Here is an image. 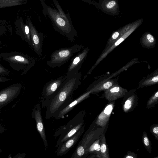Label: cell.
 <instances>
[{
  "label": "cell",
  "instance_id": "obj_32",
  "mask_svg": "<svg viewBox=\"0 0 158 158\" xmlns=\"http://www.w3.org/2000/svg\"><path fill=\"white\" fill-rule=\"evenodd\" d=\"M125 157V158H135L136 157L135 155L133 153L130 152L126 155Z\"/></svg>",
  "mask_w": 158,
  "mask_h": 158
},
{
  "label": "cell",
  "instance_id": "obj_7",
  "mask_svg": "<svg viewBox=\"0 0 158 158\" xmlns=\"http://www.w3.org/2000/svg\"><path fill=\"white\" fill-rule=\"evenodd\" d=\"M65 78V76H62L56 79L52 80L45 84L42 92L44 99L43 103L50 100L55 95Z\"/></svg>",
  "mask_w": 158,
  "mask_h": 158
},
{
  "label": "cell",
  "instance_id": "obj_28",
  "mask_svg": "<svg viewBox=\"0 0 158 158\" xmlns=\"http://www.w3.org/2000/svg\"><path fill=\"white\" fill-rule=\"evenodd\" d=\"M158 100V91H157L148 100L147 104V107L157 102Z\"/></svg>",
  "mask_w": 158,
  "mask_h": 158
},
{
  "label": "cell",
  "instance_id": "obj_13",
  "mask_svg": "<svg viewBox=\"0 0 158 158\" xmlns=\"http://www.w3.org/2000/svg\"><path fill=\"white\" fill-rule=\"evenodd\" d=\"M35 109L33 116L36 121L37 130L43 140L45 148H47L48 144L42 116L40 104H38Z\"/></svg>",
  "mask_w": 158,
  "mask_h": 158
},
{
  "label": "cell",
  "instance_id": "obj_30",
  "mask_svg": "<svg viewBox=\"0 0 158 158\" xmlns=\"http://www.w3.org/2000/svg\"><path fill=\"white\" fill-rule=\"evenodd\" d=\"M155 138L158 140V126L157 125H155L152 126L150 131Z\"/></svg>",
  "mask_w": 158,
  "mask_h": 158
},
{
  "label": "cell",
  "instance_id": "obj_12",
  "mask_svg": "<svg viewBox=\"0 0 158 158\" xmlns=\"http://www.w3.org/2000/svg\"><path fill=\"white\" fill-rule=\"evenodd\" d=\"M18 34L21 39L27 42L32 48V44L29 26L26 22L24 23L23 18L21 17L17 19L15 22Z\"/></svg>",
  "mask_w": 158,
  "mask_h": 158
},
{
  "label": "cell",
  "instance_id": "obj_8",
  "mask_svg": "<svg viewBox=\"0 0 158 158\" xmlns=\"http://www.w3.org/2000/svg\"><path fill=\"white\" fill-rule=\"evenodd\" d=\"M143 18L134 21V23L131 28L126 32L122 37L118 39L114 44L110 46L107 48L103 53L101 55L97 60L95 64L88 73L89 74L93 70L94 67L103 58H104L110 52L122 43L124 40L127 38L134 31H135L143 22Z\"/></svg>",
  "mask_w": 158,
  "mask_h": 158
},
{
  "label": "cell",
  "instance_id": "obj_9",
  "mask_svg": "<svg viewBox=\"0 0 158 158\" xmlns=\"http://www.w3.org/2000/svg\"><path fill=\"white\" fill-rule=\"evenodd\" d=\"M97 7L104 13L111 16H117L120 13L118 0H98Z\"/></svg>",
  "mask_w": 158,
  "mask_h": 158
},
{
  "label": "cell",
  "instance_id": "obj_22",
  "mask_svg": "<svg viewBox=\"0 0 158 158\" xmlns=\"http://www.w3.org/2000/svg\"><path fill=\"white\" fill-rule=\"evenodd\" d=\"M96 133V131L95 130L91 131L85 136L82 138L78 145L83 148L85 151L90 142L95 136Z\"/></svg>",
  "mask_w": 158,
  "mask_h": 158
},
{
  "label": "cell",
  "instance_id": "obj_3",
  "mask_svg": "<svg viewBox=\"0 0 158 158\" xmlns=\"http://www.w3.org/2000/svg\"><path fill=\"white\" fill-rule=\"evenodd\" d=\"M46 14L49 16L54 29L65 36L69 40L73 41L77 35V33L72 23L67 21L61 17L56 10L44 5Z\"/></svg>",
  "mask_w": 158,
  "mask_h": 158
},
{
  "label": "cell",
  "instance_id": "obj_10",
  "mask_svg": "<svg viewBox=\"0 0 158 158\" xmlns=\"http://www.w3.org/2000/svg\"><path fill=\"white\" fill-rule=\"evenodd\" d=\"M89 51L88 48H84L73 58L67 70V75L74 74L79 72Z\"/></svg>",
  "mask_w": 158,
  "mask_h": 158
},
{
  "label": "cell",
  "instance_id": "obj_19",
  "mask_svg": "<svg viewBox=\"0 0 158 158\" xmlns=\"http://www.w3.org/2000/svg\"><path fill=\"white\" fill-rule=\"evenodd\" d=\"M28 0H0V9L25 4Z\"/></svg>",
  "mask_w": 158,
  "mask_h": 158
},
{
  "label": "cell",
  "instance_id": "obj_26",
  "mask_svg": "<svg viewBox=\"0 0 158 158\" xmlns=\"http://www.w3.org/2000/svg\"><path fill=\"white\" fill-rule=\"evenodd\" d=\"M143 143L150 153L151 150V142L148 137L147 135L145 132H144L143 135Z\"/></svg>",
  "mask_w": 158,
  "mask_h": 158
},
{
  "label": "cell",
  "instance_id": "obj_29",
  "mask_svg": "<svg viewBox=\"0 0 158 158\" xmlns=\"http://www.w3.org/2000/svg\"><path fill=\"white\" fill-rule=\"evenodd\" d=\"M10 74V72L0 64V75L6 76Z\"/></svg>",
  "mask_w": 158,
  "mask_h": 158
},
{
  "label": "cell",
  "instance_id": "obj_18",
  "mask_svg": "<svg viewBox=\"0 0 158 158\" xmlns=\"http://www.w3.org/2000/svg\"><path fill=\"white\" fill-rule=\"evenodd\" d=\"M114 85V82L113 80L105 81L94 85L89 90L91 91V94L98 93L102 91H106Z\"/></svg>",
  "mask_w": 158,
  "mask_h": 158
},
{
  "label": "cell",
  "instance_id": "obj_14",
  "mask_svg": "<svg viewBox=\"0 0 158 158\" xmlns=\"http://www.w3.org/2000/svg\"><path fill=\"white\" fill-rule=\"evenodd\" d=\"M91 94L90 90L83 94L80 96L73 100L66 106L60 110L54 117L56 119H58L64 118L65 116L71 111L78 104L88 98Z\"/></svg>",
  "mask_w": 158,
  "mask_h": 158
},
{
  "label": "cell",
  "instance_id": "obj_20",
  "mask_svg": "<svg viewBox=\"0 0 158 158\" xmlns=\"http://www.w3.org/2000/svg\"><path fill=\"white\" fill-rule=\"evenodd\" d=\"M100 139L101 158H110L109 149L104 134H102Z\"/></svg>",
  "mask_w": 158,
  "mask_h": 158
},
{
  "label": "cell",
  "instance_id": "obj_21",
  "mask_svg": "<svg viewBox=\"0 0 158 158\" xmlns=\"http://www.w3.org/2000/svg\"><path fill=\"white\" fill-rule=\"evenodd\" d=\"M94 153L96 154V157L101 158L100 152V139L96 140L85 151V154Z\"/></svg>",
  "mask_w": 158,
  "mask_h": 158
},
{
  "label": "cell",
  "instance_id": "obj_11",
  "mask_svg": "<svg viewBox=\"0 0 158 158\" xmlns=\"http://www.w3.org/2000/svg\"><path fill=\"white\" fill-rule=\"evenodd\" d=\"M84 130V126H83L72 136L66 140L61 145L58 147L56 150L57 155L61 156L67 153L70 148L77 142Z\"/></svg>",
  "mask_w": 158,
  "mask_h": 158
},
{
  "label": "cell",
  "instance_id": "obj_25",
  "mask_svg": "<svg viewBox=\"0 0 158 158\" xmlns=\"http://www.w3.org/2000/svg\"><path fill=\"white\" fill-rule=\"evenodd\" d=\"M158 75H155L144 81L142 83L143 86H149L156 84L158 83Z\"/></svg>",
  "mask_w": 158,
  "mask_h": 158
},
{
  "label": "cell",
  "instance_id": "obj_15",
  "mask_svg": "<svg viewBox=\"0 0 158 158\" xmlns=\"http://www.w3.org/2000/svg\"><path fill=\"white\" fill-rule=\"evenodd\" d=\"M127 92L126 89L114 85L105 91L104 96L106 99L111 102L123 97Z\"/></svg>",
  "mask_w": 158,
  "mask_h": 158
},
{
  "label": "cell",
  "instance_id": "obj_17",
  "mask_svg": "<svg viewBox=\"0 0 158 158\" xmlns=\"http://www.w3.org/2000/svg\"><path fill=\"white\" fill-rule=\"evenodd\" d=\"M134 22L130 23L120 28L114 32L108 40V47L113 45L118 39L122 37L132 27Z\"/></svg>",
  "mask_w": 158,
  "mask_h": 158
},
{
  "label": "cell",
  "instance_id": "obj_6",
  "mask_svg": "<svg viewBox=\"0 0 158 158\" xmlns=\"http://www.w3.org/2000/svg\"><path fill=\"white\" fill-rule=\"evenodd\" d=\"M25 22L29 27L32 48L36 54L40 56H42L44 34L42 33H39L37 31L32 24L30 17H28L25 20Z\"/></svg>",
  "mask_w": 158,
  "mask_h": 158
},
{
  "label": "cell",
  "instance_id": "obj_4",
  "mask_svg": "<svg viewBox=\"0 0 158 158\" xmlns=\"http://www.w3.org/2000/svg\"><path fill=\"white\" fill-rule=\"evenodd\" d=\"M85 114L84 111H81L68 123L58 129L54 135L56 137L59 136L56 147L61 145L81 128L84 123L83 118Z\"/></svg>",
  "mask_w": 158,
  "mask_h": 158
},
{
  "label": "cell",
  "instance_id": "obj_5",
  "mask_svg": "<svg viewBox=\"0 0 158 158\" xmlns=\"http://www.w3.org/2000/svg\"><path fill=\"white\" fill-rule=\"evenodd\" d=\"M82 47L81 44H76L55 50L51 55L50 60L47 61V65L52 68L61 66L67 62L74 54L80 51Z\"/></svg>",
  "mask_w": 158,
  "mask_h": 158
},
{
  "label": "cell",
  "instance_id": "obj_2",
  "mask_svg": "<svg viewBox=\"0 0 158 158\" xmlns=\"http://www.w3.org/2000/svg\"><path fill=\"white\" fill-rule=\"evenodd\" d=\"M0 60L8 62L11 68L20 72L21 75L26 74L35 62L34 58L17 52L0 53Z\"/></svg>",
  "mask_w": 158,
  "mask_h": 158
},
{
  "label": "cell",
  "instance_id": "obj_33",
  "mask_svg": "<svg viewBox=\"0 0 158 158\" xmlns=\"http://www.w3.org/2000/svg\"><path fill=\"white\" fill-rule=\"evenodd\" d=\"M10 80V78L0 76V82H4Z\"/></svg>",
  "mask_w": 158,
  "mask_h": 158
},
{
  "label": "cell",
  "instance_id": "obj_24",
  "mask_svg": "<svg viewBox=\"0 0 158 158\" xmlns=\"http://www.w3.org/2000/svg\"><path fill=\"white\" fill-rule=\"evenodd\" d=\"M135 97L132 96L125 101L123 106V110L125 112H128L132 107L135 101Z\"/></svg>",
  "mask_w": 158,
  "mask_h": 158
},
{
  "label": "cell",
  "instance_id": "obj_1",
  "mask_svg": "<svg viewBox=\"0 0 158 158\" xmlns=\"http://www.w3.org/2000/svg\"><path fill=\"white\" fill-rule=\"evenodd\" d=\"M81 73L65 75V78L55 95L50 100L43 103V107H46L45 118L48 119L55 116L73 100V92L81 83Z\"/></svg>",
  "mask_w": 158,
  "mask_h": 158
},
{
  "label": "cell",
  "instance_id": "obj_23",
  "mask_svg": "<svg viewBox=\"0 0 158 158\" xmlns=\"http://www.w3.org/2000/svg\"><path fill=\"white\" fill-rule=\"evenodd\" d=\"M143 45L147 47H150L154 46L155 40L154 37L150 33L147 32L143 35L141 39Z\"/></svg>",
  "mask_w": 158,
  "mask_h": 158
},
{
  "label": "cell",
  "instance_id": "obj_27",
  "mask_svg": "<svg viewBox=\"0 0 158 158\" xmlns=\"http://www.w3.org/2000/svg\"><path fill=\"white\" fill-rule=\"evenodd\" d=\"M54 1V3L55 5V6L57 7V8L58 9V10H59V12H58L61 16V17L63 18L64 19L66 20L67 21L69 22H71V21H70V20L68 18V17H67L66 15H65L64 13V12L62 9L61 8L59 4L58 3L56 2V0H53Z\"/></svg>",
  "mask_w": 158,
  "mask_h": 158
},
{
  "label": "cell",
  "instance_id": "obj_16",
  "mask_svg": "<svg viewBox=\"0 0 158 158\" xmlns=\"http://www.w3.org/2000/svg\"><path fill=\"white\" fill-rule=\"evenodd\" d=\"M114 104V102L113 101L106 106L98 117L95 122L96 124L102 127L106 126L113 110Z\"/></svg>",
  "mask_w": 158,
  "mask_h": 158
},
{
  "label": "cell",
  "instance_id": "obj_31",
  "mask_svg": "<svg viewBox=\"0 0 158 158\" xmlns=\"http://www.w3.org/2000/svg\"><path fill=\"white\" fill-rule=\"evenodd\" d=\"M90 4H93L97 7V2L92 0H81Z\"/></svg>",
  "mask_w": 158,
  "mask_h": 158
}]
</instances>
